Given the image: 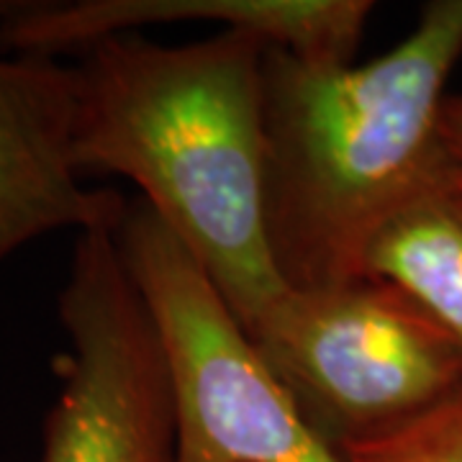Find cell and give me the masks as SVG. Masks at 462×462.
<instances>
[{"label": "cell", "instance_id": "cell-1", "mask_svg": "<svg viewBox=\"0 0 462 462\" xmlns=\"http://www.w3.org/2000/svg\"><path fill=\"white\" fill-rule=\"evenodd\" d=\"M462 60V0H431L409 36L365 65L264 51V236L296 291L365 275L373 239L457 170L442 139Z\"/></svg>", "mask_w": 462, "mask_h": 462}, {"label": "cell", "instance_id": "cell-2", "mask_svg": "<svg viewBox=\"0 0 462 462\" xmlns=\"http://www.w3.org/2000/svg\"><path fill=\"white\" fill-rule=\"evenodd\" d=\"M247 32L144 33L80 54L75 165L132 180L249 324L285 291L264 236V51Z\"/></svg>", "mask_w": 462, "mask_h": 462}, {"label": "cell", "instance_id": "cell-3", "mask_svg": "<svg viewBox=\"0 0 462 462\" xmlns=\"http://www.w3.org/2000/svg\"><path fill=\"white\" fill-rule=\"evenodd\" d=\"M306 427L337 455L462 393V349L391 282L285 288L247 327Z\"/></svg>", "mask_w": 462, "mask_h": 462}, {"label": "cell", "instance_id": "cell-4", "mask_svg": "<svg viewBox=\"0 0 462 462\" xmlns=\"http://www.w3.org/2000/svg\"><path fill=\"white\" fill-rule=\"evenodd\" d=\"M116 245L165 355L178 462H339L208 273L144 200L126 203Z\"/></svg>", "mask_w": 462, "mask_h": 462}, {"label": "cell", "instance_id": "cell-5", "mask_svg": "<svg viewBox=\"0 0 462 462\" xmlns=\"http://www.w3.org/2000/svg\"><path fill=\"white\" fill-rule=\"evenodd\" d=\"M116 226L75 239L57 298L69 346L57 360L39 462H178L165 355Z\"/></svg>", "mask_w": 462, "mask_h": 462}, {"label": "cell", "instance_id": "cell-6", "mask_svg": "<svg viewBox=\"0 0 462 462\" xmlns=\"http://www.w3.org/2000/svg\"><path fill=\"white\" fill-rule=\"evenodd\" d=\"M373 11L370 0H0V51L60 60L149 26L208 23L309 62L349 65Z\"/></svg>", "mask_w": 462, "mask_h": 462}, {"label": "cell", "instance_id": "cell-7", "mask_svg": "<svg viewBox=\"0 0 462 462\" xmlns=\"http://www.w3.org/2000/svg\"><path fill=\"white\" fill-rule=\"evenodd\" d=\"M78 67L0 51V263L54 231L116 226L129 200L75 165Z\"/></svg>", "mask_w": 462, "mask_h": 462}, {"label": "cell", "instance_id": "cell-8", "mask_svg": "<svg viewBox=\"0 0 462 462\" xmlns=\"http://www.w3.org/2000/svg\"><path fill=\"white\" fill-rule=\"evenodd\" d=\"M365 275L396 285L462 349V178L439 182L380 231Z\"/></svg>", "mask_w": 462, "mask_h": 462}, {"label": "cell", "instance_id": "cell-9", "mask_svg": "<svg viewBox=\"0 0 462 462\" xmlns=\"http://www.w3.org/2000/svg\"><path fill=\"white\" fill-rule=\"evenodd\" d=\"M339 462H462V393L403 430L337 452Z\"/></svg>", "mask_w": 462, "mask_h": 462}, {"label": "cell", "instance_id": "cell-10", "mask_svg": "<svg viewBox=\"0 0 462 462\" xmlns=\"http://www.w3.org/2000/svg\"><path fill=\"white\" fill-rule=\"evenodd\" d=\"M442 139L452 165L462 178V96H447L442 106Z\"/></svg>", "mask_w": 462, "mask_h": 462}]
</instances>
